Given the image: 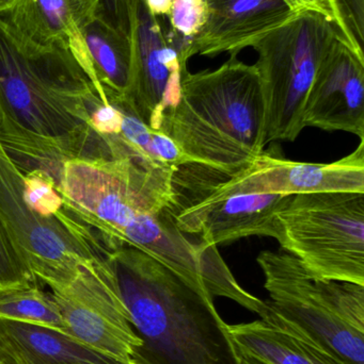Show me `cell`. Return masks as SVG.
<instances>
[{"mask_svg": "<svg viewBox=\"0 0 364 364\" xmlns=\"http://www.w3.org/2000/svg\"><path fill=\"white\" fill-rule=\"evenodd\" d=\"M171 29L177 43L172 44L179 51L184 64H187V49L190 41L204 26L207 18L205 0H172L170 14Z\"/></svg>", "mask_w": 364, "mask_h": 364, "instance_id": "cell-22", "label": "cell"}, {"mask_svg": "<svg viewBox=\"0 0 364 364\" xmlns=\"http://www.w3.org/2000/svg\"><path fill=\"white\" fill-rule=\"evenodd\" d=\"M340 40L331 17L303 11L252 48L265 108V142H294L303 132V106L318 68Z\"/></svg>", "mask_w": 364, "mask_h": 364, "instance_id": "cell-6", "label": "cell"}, {"mask_svg": "<svg viewBox=\"0 0 364 364\" xmlns=\"http://www.w3.org/2000/svg\"><path fill=\"white\" fill-rule=\"evenodd\" d=\"M102 104L68 50L33 44L0 15V142L23 174L43 171L57 186L64 162L111 158L90 126Z\"/></svg>", "mask_w": 364, "mask_h": 364, "instance_id": "cell-1", "label": "cell"}, {"mask_svg": "<svg viewBox=\"0 0 364 364\" xmlns=\"http://www.w3.org/2000/svg\"><path fill=\"white\" fill-rule=\"evenodd\" d=\"M229 331L241 356L264 364H348L275 318L229 325Z\"/></svg>", "mask_w": 364, "mask_h": 364, "instance_id": "cell-16", "label": "cell"}, {"mask_svg": "<svg viewBox=\"0 0 364 364\" xmlns=\"http://www.w3.org/2000/svg\"><path fill=\"white\" fill-rule=\"evenodd\" d=\"M24 195L30 209L43 218H57L64 200L51 175L40 170L24 173Z\"/></svg>", "mask_w": 364, "mask_h": 364, "instance_id": "cell-23", "label": "cell"}, {"mask_svg": "<svg viewBox=\"0 0 364 364\" xmlns=\"http://www.w3.org/2000/svg\"><path fill=\"white\" fill-rule=\"evenodd\" d=\"M160 132L190 164L231 175L258 159L265 142V108L256 66L230 57L215 70H184L179 102Z\"/></svg>", "mask_w": 364, "mask_h": 364, "instance_id": "cell-3", "label": "cell"}, {"mask_svg": "<svg viewBox=\"0 0 364 364\" xmlns=\"http://www.w3.org/2000/svg\"><path fill=\"white\" fill-rule=\"evenodd\" d=\"M38 284L13 250L0 225V293Z\"/></svg>", "mask_w": 364, "mask_h": 364, "instance_id": "cell-24", "label": "cell"}, {"mask_svg": "<svg viewBox=\"0 0 364 364\" xmlns=\"http://www.w3.org/2000/svg\"><path fill=\"white\" fill-rule=\"evenodd\" d=\"M291 197L292 195L235 194L211 199L177 192L175 220L182 232L209 245L231 243L254 235L276 239V214Z\"/></svg>", "mask_w": 364, "mask_h": 364, "instance_id": "cell-12", "label": "cell"}, {"mask_svg": "<svg viewBox=\"0 0 364 364\" xmlns=\"http://www.w3.org/2000/svg\"><path fill=\"white\" fill-rule=\"evenodd\" d=\"M205 4L207 21L190 41L188 60L196 55L237 57L303 12L292 0H205Z\"/></svg>", "mask_w": 364, "mask_h": 364, "instance_id": "cell-14", "label": "cell"}, {"mask_svg": "<svg viewBox=\"0 0 364 364\" xmlns=\"http://www.w3.org/2000/svg\"><path fill=\"white\" fill-rule=\"evenodd\" d=\"M305 127L364 139V59L338 40L316 73L303 106Z\"/></svg>", "mask_w": 364, "mask_h": 364, "instance_id": "cell-13", "label": "cell"}, {"mask_svg": "<svg viewBox=\"0 0 364 364\" xmlns=\"http://www.w3.org/2000/svg\"><path fill=\"white\" fill-rule=\"evenodd\" d=\"M145 6L152 14L158 16H169L170 14L172 0H143Z\"/></svg>", "mask_w": 364, "mask_h": 364, "instance_id": "cell-27", "label": "cell"}, {"mask_svg": "<svg viewBox=\"0 0 364 364\" xmlns=\"http://www.w3.org/2000/svg\"><path fill=\"white\" fill-rule=\"evenodd\" d=\"M282 250L310 275L364 286V194L292 195L276 214Z\"/></svg>", "mask_w": 364, "mask_h": 364, "instance_id": "cell-7", "label": "cell"}, {"mask_svg": "<svg viewBox=\"0 0 364 364\" xmlns=\"http://www.w3.org/2000/svg\"><path fill=\"white\" fill-rule=\"evenodd\" d=\"M259 265L271 318L348 364H364V286L310 275L293 255L262 252Z\"/></svg>", "mask_w": 364, "mask_h": 364, "instance_id": "cell-4", "label": "cell"}, {"mask_svg": "<svg viewBox=\"0 0 364 364\" xmlns=\"http://www.w3.org/2000/svg\"><path fill=\"white\" fill-rule=\"evenodd\" d=\"M123 123V112L113 105H100L90 115V126L100 136L119 134Z\"/></svg>", "mask_w": 364, "mask_h": 364, "instance_id": "cell-25", "label": "cell"}, {"mask_svg": "<svg viewBox=\"0 0 364 364\" xmlns=\"http://www.w3.org/2000/svg\"><path fill=\"white\" fill-rule=\"evenodd\" d=\"M16 0H0V14L8 12L14 6Z\"/></svg>", "mask_w": 364, "mask_h": 364, "instance_id": "cell-28", "label": "cell"}, {"mask_svg": "<svg viewBox=\"0 0 364 364\" xmlns=\"http://www.w3.org/2000/svg\"><path fill=\"white\" fill-rule=\"evenodd\" d=\"M177 168L132 158L72 159L62 166L57 190L66 209L113 250L137 216L175 205Z\"/></svg>", "mask_w": 364, "mask_h": 364, "instance_id": "cell-5", "label": "cell"}, {"mask_svg": "<svg viewBox=\"0 0 364 364\" xmlns=\"http://www.w3.org/2000/svg\"><path fill=\"white\" fill-rule=\"evenodd\" d=\"M132 327L138 364H243L214 297L137 248L105 250Z\"/></svg>", "mask_w": 364, "mask_h": 364, "instance_id": "cell-2", "label": "cell"}, {"mask_svg": "<svg viewBox=\"0 0 364 364\" xmlns=\"http://www.w3.org/2000/svg\"><path fill=\"white\" fill-rule=\"evenodd\" d=\"M241 359H243V364H264L256 360V359L251 358V357L241 356Z\"/></svg>", "mask_w": 364, "mask_h": 364, "instance_id": "cell-29", "label": "cell"}, {"mask_svg": "<svg viewBox=\"0 0 364 364\" xmlns=\"http://www.w3.org/2000/svg\"><path fill=\"white\" fill-rule=\"evenodd\" d=\"M48 288L70 337L119 363L134 359L143 342L103 256L81 265L68 282Z\"/></svg>", "mask_w": 364, "mask_h": 364, "instance_id": "cell-9", "label": "cell"}, {"mask_svg": "<svg viewBox=\"0 0 364 364\" xmlns=\"http://www.w3.org/2000/svg\"><path fill=\"white\" fill-rule=\"evenodd\" d=\"M104 16L118 29L128 33L125 0H100Z\"/></svg>", "mask_w": 364, "mask_h": 364, "instance_id": "cell-26", "label": "cell"}, {"mask_svg": "<svg viewBox=\"0 0 364 364\" xmlns=\"http://www.w3.org/2000/svg\"><path fill=\"white\" fill-rule=\"evenodd\" d=\"M0 352L10 364H123L55 329L4 320Z\"/></svg>", "mask_w": 364, "mask_h": 364, "instance_id": "cell-17", "label": "cell"}, {"mask_svg": "<svg viewBox=\"0 0 364 364\" xmlns=\"http://www.w3.org/2000/svg\"><path fill=\"white\" fill-rule=\"evenodd\" d=\"M197 166L190 179L198 196L218 199L235 194L297 195L324 192L364 194V139L350 155L331 164L291 161L263 153L249 166L227 175Z\"/></svg>", "mask_w": 364, "mask_h": 364, "instance_id": "cell-10", "label": "cell"}, {"mask_svg": "<svg viewBox=\"0 0 364 364\" xmlns=\"http://www.w3.org/2000/svg\"><path fill=\"white\" fill-rule=\"evenodd\" d=\"M0 225L13 250L45 286L68 282L81 265L102 258L93 231L66 207L53 218L34 213L24 195L23 173L0 142Z\"/></svg>", "mask_w": 364, "mask_h": 364, "instance_id": "cell-8", "label": "cell"}, {"mask_svg": "<svg viewBox=\"0 0 364 364\" xmlns=\"http://www.w3.org/2000/svg\"><path fill=\"white\" fill-rule=\"evenodd\" d=\"M115 107L123 112L121 132L115 136H103L111 158H132L160 168H177L190 164L168 136L145 125L124 105Z\"/></svg>", "mask_w": 364, "mask_h": 364, "instance_id": "cell-19", "label": "cell"}, {"mask_svg": "<svg viewBox=\"0 0 364 364\" xmlns=\"http://www.w3.org/2000/svg\"><path fill=\"white\" fill-rule=\"evenodd\" d=\"M0 364H10L6 361V359L4 358V355L1 354V352H0Z\"/></svg>", "mask_w": 364, "mask_h": 364, "instance_id": "cell-30", "label": "cell"}, {"mask_svg": "<svg viewBox=\"0 0 364 364\" xmlns=\"http://www.w3.org/2000/svg\"><path fill=\"white\" fill-rule=\"evenodd\" d=\"M103 14L100 0H16L4 18L26 40L61 47L76 60L98 95V85L83 30Z\"/></svg>", "mask_w": 364, "mask_h": 364, "instance_id": "cell-15", "label": "cell"}, {"mask_svg": "<svg viewBox=\"0 0 364 364\" xmlns=\"http://www.w3.org/2000/svg\"><path fill=\"white\" fill-rule=\"evenodd\" d=\"M83 36L98 81V97L104 105L121 104L130 81L128 33L100 14L88 23Z\"/></svg>", "mask_w": 364, "mask_h": 364, "instance_id": "cell-18", "label": "cell"}, {"mask_svg": "<svg viewBox=\"0 0 364 364\" xmlns=\"http://www.w3.org/2000/svg\"><path fill=\"white\" fill-rule=\"evenodd\" d=\"M0 320L46 327L70 336L55 299L38 284L0 293Z\"/></svg>", "mask_w": 364, "mask_h": 364, "instance_id": "cell-20", "label": "cell"}, {"mask_svg": "<svg viewBox=\"0 0 364 364\" xmlns=\"http://www.w3.org/2000/svg\"><path fill=\"white\" fill-rule=\"evenodd\" d=\"M340 41L364 59V0H324Z\"/></svg>", "mask_w": 364, "mask_h": 364, "instance_id": "cell-21", "label": "cell"}, {"mask_svg": "<svg viewBox=\"0 0 364 364\" xmlns=\"http://www.w3.org/2000/svg\"><path fill=\"white\" fill-rule=\"evenodd\" d=\"M130 70L128 91L119 105L128 107L145 125L160 132L162 117L181 96L182 75L187 70L179 51L162 31L160 19L143 0H125ZM117 106V105H115Z\"/></svg>", "mask_w": 364, "mask_h": 364, "instance_id": "cell-11", "label": "cell"}]
</instances>
